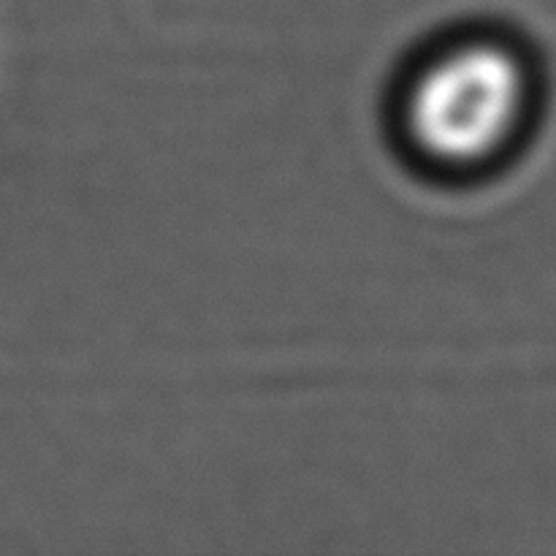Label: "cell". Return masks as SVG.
Here are the masks:
<instances>
[{"instance_id":"cell-1","label":"cell","mask_w":556,"mask_h":556,"mask_svg":"<svg viewBox=\"0 0 556 556\" xmlns=\"http://www.w3.org/2000/svg\"><path fill=\"white\" fill-rule=\"evenodd\" d=\"M530 101V71L510 43L456 38L407 76L396 128L421 166L438 174L478 172L514 144Z\"/></svg>"}]
</instances>
